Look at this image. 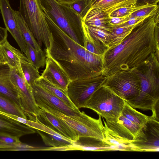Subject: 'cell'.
Instances as JSON below:
<instances>
[{"mask_svg": "<svg viewBox=\"0 0 159 159\" xmlns=\"http://www.w3.org/2000/svg\"><path fill=\"white\" fill-rule=\"evenodd\" d=\"M154 16L136 25L120 44L106 50L102 55V74L107 76L136 68L152 54L159 53V26Z\"/></svg>", "mask_w": 159, "mask_h": 159, "instance_id": "1", "label": "cell"}, {"mask_svg": "<svg viewBox=\"0 0 159 159\" xmlns=\"http://www.w3.org/2000/svg\"><path fill=\"white\" fill-rule=\"evenodd\" d=\"M51 33L49 46L45 49L71 81L96 77L102 74L103 56L92 53L61 30L44 12Z\"/></svg>", "mask_w": 159, "mask_h": 159, "instance_id": "2", "label": "cell"}, {"mask_svg": "<svg viewBox=\"0 0 159 159\" xmlns=\"http://www.w3.org/2000/svg\"><path fill=\"white\" fill-rule=\"evenodd\" d=\"M159 56L155 53L136 69L141 80L139 95L127 102L134 108L152 110L159 101Z\"/></svg>", "mask_w": 159, "mask_h": 159, "instance_id": "3", "label": "cell"}, {"mask_svg": "<svg viewBox=\"0 0 159 159\" xmlns=\"http://www.w3.org/2000/svg\"><path fill=\"white\" fill-rule=\"evenodd\" d=\"M36 103L40 109L46 111H56L92 129L103 132L104 126L99 115L98 119L86 115L79 109H73L62 100L45 89L34 83L30 85Z\"/></svg>", "mask_w": 159, "mask_h": 159, "instance_id": "4", "label": "cell"}, {"mask_svg": "<svg viewBox=\"0 0 159 159\" xmlns=\"http://www.w3.org/2000/svg\"><path fill=\"white\" fill-rule=\"evenodd\" d=\"M43 11L61 30L78 43L83 46L82 20L69 6L55 0H39Z\"/></svg>", "mask_w": 159, "mask_h": 159, "instance_id": "5", "label": "cell"}, {"mask_svg": "<svg viewBox=\"0 0 159 159\" xmlns=\"http://www.w3.org/2000/svg\"><path fill=\"white\" fill-rule=\"evenodd\" d=\"M18 11L39 45L46 49L49 46L51 33L39 0H19Z\"/></svg>", "mask_w": 159, "mask_h": 159, "instance_id": "6", "label": "cell"}, {"mask_svg": "<svg viewBox=\"0 0 159 159\" xmlns=\"http://www.w3.org/2000/svg\"><path fill=\"white\" fill-rule=\"evenodd\" d=\"M125 101L102 85L86 101L84 108L94 111L105 120H116L121 113Z\"/></svg>", "mask_w": 159, "mask_h": 159, "instance_id": "7", "label": "cell"}, {"mask_svg": "<svg viewBox=\"0 0 159 159\" xmlns=\"http://www.w3.org/2000/svg\"><path fill=\"white\" fill-rule=\"evenodd\" d=\"M102 85L127 102L136 97L141 89V80L136 68L116 72L107 76Z\"/></svg>", "mask_w": 159, "mask_h": 159, "instance_id": "8", "label": "cell"}, {"mask_svg": "<svg viewBox=\"0 0 159 159\" xmlns=\"http://www.w3.org/2000/svg\"><path fill=\"white\" fill-rule=\"evenodd\" d=\"M107 76L101 74L93 77L71 81L67 89L68 97L78 109L84 108L86 101L105 81Z\"/></svg>", "mask_w": 159, "mask_h": 159, "instance_id": "9", "label": "cell"}, {"mask_svg": "<svg viewBox=\"0 0 159 159\" xmlns=\"http://www.w3.org/2000/svg\"><path fill=\"white\" fill-rule=\"evenodd\" d=\"M10 78L20 96L22 109L27 118L36 121L40 108L35 102L31 85L26 81L22 72L11 68Z\"/></svg>", "mask_w": 159, "mask_h": 159, "instance_id": "10", "label": "cell"}, {"mask_svg": "<svg viewBox=\"0 0 159 159\" xmlns=\"http://www.w3.org/2000/svg\"><path fill=\"white\" fill-rule=\"evenodd\" d=\"M151 116L130 143V151H159V121Z\"/></svg>", "mask_w": 159, "mask_h": 159, "instance_id": "11", "label": "cell"}, {"mask_svg": "<svg viewBox=\"0 0 159 159\" xmlns=\"http://www.w3.org/2000/svg\"><path fill=\"white\" fill-rule=\"evenodd\" d=\"M0 10L6 29L14 39L21 52L25 55L26 43L17 26L15 11L11 7L9 0H0Z\"/></svg>", "mask_w": 159, "mask_h": 159, "instance_id": "12", "label": "cell"}, {"mask_svg": "<svg viewBox=\"0 0 159 159\" xmlns=\"http://www.w3.org/2000/svg\"><path fill=\"white\" fill-rule=\"evenodd\" d=\"M37 118L45 125L73 142L79 138L77 133L64 121L40 108Z\"/></svg>", "mask_w": 159, "mask_h": 159, "instance_id": "13", "label": "cell"}, {"mask_svg": "<svg viewBox=\"0 0 159 159\" xmlns=\"http://www.w3.org/2000/svg\"><path fill=\"white\" fill-rule=\"evenodd\" d=\"M46 67L41 76L54 85L67 92L70 79L59 65L49 56L46 55Z\"/></svg>", "mask_w": 159, "mask_h": 159, "instance_id": "14", "label": "cell"}, {"mask_svg": "<svg viewBox=\"0 0 159 159\" xmlns=\"http://www.w3.org/2000/svg\"><path fill=\"white\" fill-rule=\"evenodd\" d=\"M57 151L73 150L93 151H113L112 148L102 140L89 137H79L71 144L57 148Z\"/></svg>", "mask_w": 159, "mask_h": 159, "instance_id": "15", "label": "cell"}, {"mask_svg": "<svg viewBox=\"0 0 159 159\" xmlns=\"http://www.w3.org/2000/svg\"><path fill=\"white\" fill-rule=\"evenodd\" d=\"M10 70L7 64L0 65V93L21 108L19 94L10 78Z\"/></svg>", "mask_w": 159, "mask_h": 159, "instance_id": "16", "label": "cell"}, {"mask_svg": "<svg viewBox=\"0 0 159 159\" xmlns=\"http://www.w3.org/2000/svg\"><path fill=\"white\" fill-rule=\"evenodd\" d=\"M34 129L15 120L0 114V134L20 138L25 135L36 132Z\"/></svg>", "mask_w": 159, "mask_h": 159, "instance_id": "17", "label": "cell"}, {"mask_svg": "<svg viewBox=\"0 0 159 159\" xmlns=\"http://www.w3.org/2000/svg\"><path fill=\"white\" fill-rule=\"evenodd\" d=\"M46 111L64 121L77 133L79 137H91L102 140L104 139L103 132L89 127L56 111Z\"/></svg>", "mask_w": 159, "mask_h": 159, "instance_id": "18", "label": "cell"}, {"mask_svg": "<svg viewBox=\"0 0 159 159\" xmlns=\"http://www.w3.org/2000/svg\"><path fill=\"white\" fill-rule=\"evenodd\" d=\"M0 50L7 64L11 68L22 71L20 62L30 61L21 52L11 46L7 39L0 43Z\"/></svg>", "mask_w": 159, "mask_h": 159, "instance_id": "19", "label": "cell"}, {"mask_svg": "<svg viewBox=\"0 0 159 159\" xmlns=\"http://www.w3.org/2000/svg\"><path fill=\"white\" fill-rule=\"evenodd\" d=\"M136 1L137 0H102L91 5L88 12L100 13L109 16L111 14L120 8L136 5Z\"/></svg>", "mask_w": 159, "mask_h": 159, "instance_id": "20", "label": "cell"}, {"mask_svg": "<svg viewBox=\"0 0 159 159\" xmlns=\"http://www.w3.org/2000/svg\"><path fill=\"white\" fill-rule=\"evenodd\" d=\"M83 47L89 52L98 55L103 54L107 48L102 43L95 39L90 34L85 23L82 20Z\"/></svg>", "mask_w": 159, "mask_h": 159, "instance_id": "21", "label": "cell"}, {"mask_svg": "<svg viewBox=\"0 0 159 159\" xmlns=\"http://www.w3.org/2000/svg\"><path fill=\"white\" fill-rule=\"evenodd\" d=\"M34 83L42 86L53 95L58 98L71 108H77L69 98L67 92L56 86L46 79L41 77Z\"/></svg>", "mask_w": 159, "mask_h": 159, "instance_id": "22", "label": "cell"}, {"mask_svg": "<svg viewBox=\"0 0 159 159\" xmlns=\"http://www.w3.org/2000/svg\"><path fill=\"white\" fill-rule=\"evenodd\" d=\"M15 16L17 26L26 43L30 45L36 51L42 50L18 11H15Z\"/></svg>", "mask_w": 159, "mask_h": 159, "instance_id": "23", "label": "cell"}, {"mask_svg": "<svg viewBox=\"0 0 159 159\" xmlns=\"http://www.w3.org/2000/svg\"><path fill=\"white\" fill-rule=\"evenodd\" d=\"M121 114L130 120L142 127L144 126L152 118L151 116H148L136 110L126 101Z\"/></svg>", "mask_w": 159, "mask_h": 159, "instance_id": "24", "label": "cell"}, {"mask_svg": "<svg viewBox=\"0 0 159 159\" xmlns=\"http://www.w3.org/2000/svg\"><path fill=\"white\" fill-rule=\"evenodd\" d=\"M104 126L121 139L132 141L134 137L123 125L116 120H103Z\"/></svg>", "mask_w": 159, "mask_h": 159, "instance_id": "25", "label": "cell"}, {"mask_svg": "<svg viewBox=\"0 0 159 159\" xmlns=\"http://www.w3.org/2000/svg\"><path fill=\"white\" fill-rule=\"evenodd\" d=\"M0 111L27 119L20 107L0 93Z\"/></svg>", "mask_w": 159, "mask_h": 159, "instance_id": "26", "label": "cell"}, {"mask_svg": "<svg viewBox=\"0 0 159 159\" xmlns=\"http://www.w3.org/2000/svg\"><path fill=\"white\" fill-rule=\"evenodd\" d=\"M26 45L25 55L27 58L38 70L44 67L46 65L47 58L45 51H37L29 44L26 43Z\"/></svg>", "mask_w": 159, "mask_h": 159, "instance_id": "27", "label": "cell"}, {"mask_svg": "<svg viewBox=\"0 0 159 159\" xmlns=\"http://www.w3.org/2000/svg\"><path fill=\"white\" fill-rule=\"evenodd\" d=\"M135 25L114 28L111 32L112 35V39L107 46V49L112 48L120 44L131 32Z\"/></svg>", "mask_w": 159, "mask_h": 159, "instance_id": "28", "label": "cell"}, {"mask_svg": "<svg viewBox=\"0 0 159 159\" xmlns=\"http://www.w3.org/2000/svg\"><path fill=\"white\" fill-rule=\"evenodd\" d=\"M109 17L100 16H85L82 20L87 25L111 32L113 29L108 24Z\"/></svg>", "mask_w": 159, "mask_h": 159, "instance_id": "29", "label": "cell"}, {"mask_svg": "<svg viewBox=\"0 0 159 159\" xmlns=\"http://www.w3.org/2000/svg\"><path fill=\"white\" fill-rule=\"evenodd\" d=\"M20 66L24 77L30 85L41 76L38 69L31 61L21 62Z\"/></svg>", "mask_w": 159, "mask_h": 159, "instance_id": "30", "label": "cell"}, {"mask_svg": "<svg viewBox=\"0 0 159 159\" xmlns=\"http://www.w3.org/2000/svg\"><path fill=\"white\" fill-rule=\"evenodd\" d=\"M36 130L45 144L49 147L56 148L62 147L72 144L74 142L38 130Z\"/></svg>", "mask_w": 159, "mask_h": 159, "instance_id": "31", "label": "cell"}, {"mask_svg": "<svg viewBox=\"0 0 159 159\" xmlns=\"http://www.w3.org/2000/svg\"><path fill=\"white\" fill-rule=\"evenodd\" d=\"M85 25L91 35L95 39L102 43L107 48L108 45L112 39V35L111 32L86 24Z\"/></svg>", "mask_w": 159, "mask_h": 159, "instance_id": "32", "label": "cell"}, {"mask_svg": "<svg viewBox=\"0 0 159 159\" xmlns=\"http://www.w3.org/2000/svg\"><path fill=\"white\" fill-rule=\"evenodd\" d=\"M45 147H34L21 142L10 143L0 140V150L3 151H44Z\"/></svg>", "mask_w": 159, "mask_h": 159, "instance_id": "33", "label": "cell"}, {"mask_svg": "<svg viewBox=\"0 0 159 159\" xmlns=\"http://www.w3.org/2000/svg\"><path fill=\"white\" fill-rule=\"evenodd\" d=\"M159 12L157 4L147 5L132 13L128 16V20L131 18L149 17L155 15Z\"/></svg>", "mask_w": 159, "mask_h": 159, "instance_id": "34", "label": "cell"}, {"mask_svg": "<svg viewBox=\"0 0 159 159\" xmlns=\"http://www.w3.org/2000/svg\"><path fill=\"white\" fill-rule=\"evenodd\" d=\"M91 0H79L69 6L80 16L82 20L90 9Z\"/></svg>", "mask_w": 159, "mask_h": 159, "instance_id": "35", "label": "cell"}, {"mask_svg": "<svg viewBox=\"0 0 159 159\" xmlns=\"http://www.w3.org/2000/svg\"><path fill=\"white\" fill-rule=\"evenodd\" d=\"M146 6H138L131 5L120 8L111 14L109 16L111 17H123L127 16L133 12L140 9Z\"/></svg>", "mask_w": 159, "mask_h": 159, "instance_id": "36", "label": "cell"}, {"mask_svg": "<svg viewBox=\"0 0 159 159\" xmlns=\"http://www.w3.org/2000/svg\"><path fill=\"white\" fill-rule=\"evenodd\" d=\"M117 120L126 127L134 137L142 127L126 118L121 113Z\"/></svg>", "mask_w": 159, "mask_h": 159, "instance_id": "37", "label": "cell"}, {"mask_svg": "<svg viewBox=\"0 0 159 159\" xmlns=\"http://www.w3.org/2000/svg\"><path fill=\"white\" fill-rule=\"evenodd\" d=\"M128 20V16L123 17H111L109 16L108 24L109 27L113 29Z\"/></svg>", "mask_w": 159, "mask_h": 159, "instance_id": "38", "label": "cell"}, {"mask_svg": "<svg viewBox=\"0 0 159 159\" xmlns=\"http://www.w3.org/2000/svg\"><path fill=\"white\" fill-rule=\"evenodd\" d=\"M148 17L131 18L126 22L117 26H129L136 25L143 21Z\"/></svg>", "mask_w": 159, "mask_h": 159, "instance_id": "39", "label": "cell"}, {"mask_svg": "<svg viewBox=\"0 0 159 159\" xmlns=\"http://www.w3.org/2000/svg\"><path fill=\"white\" fill-rule=\"evenodd\" d=\"M159 0H137L136 5L138 6L157 4Z\"/></svg>", "mask_w": 159, "mask_h": 159, "instance_id": "40", "label": "cell"}, {"mask_svg": "<svg viewBox=\"0 0 159 159\" xmlns=\"http://www.w3.org/2000/svg\"><path fill=\"white\" fill-rule=\"evenodd\" d=\"M7 31L6 28L0 26V43L7 39Z\"/></svg>", "mask_w": 159, "mask_h": 159, "instance_id": "41", "label": "cell"}, {"mask_svg": "<svg viewBox=\"0 0 159 159\" xmlns=\"http://www.w3.org/2000/svg\"><path fill=\"white\" fill-rule=\"evenodd\" d=\"M57 2L63 5L70 6L79 0H55Z\"/></svg>", "mask_w": 159, "mask_h": 159, "instance_id": "42", "label": "cell"}, {"mask_svg": "<svg viewBox=\"0 0 159 159\" xmlns=\"http://www.w3.org/2000/svg\"><path fill=\"white\" fill-rule=\"evenodd\" d=\"M7 64L1 51L0 50V65Z\"/></svg>", "mask_w": 159, "mask_h": 159, "instance_id": "43", "label": "cell"}, {"mask_svg": "<svg viewBox=\"0 0 159 159\" xmlns=\"http://www.w3.org/2000/svg\"><path fill=\"white\" fill-rule=\"evenodd\" d=\"M102 0H93L91 6L97 3Z\"/></svg>", "mask_w": 159, "mask_h": 159, "instance_id": "44", "label": "cell"}, {"mask_svg": "<svg viewBox=\"0 0 159 159\" xmlns=\"http://www.w3.org/2000/svg\"><path fill=\"white\" fill-rule=\"evenodd\" d=\"M91 0L92 1H92H93V0Z\"/></svg>", "mask_w": 159, "mask_h": 159, "instance_id": "45", "label": "cell"}]
</instances>
